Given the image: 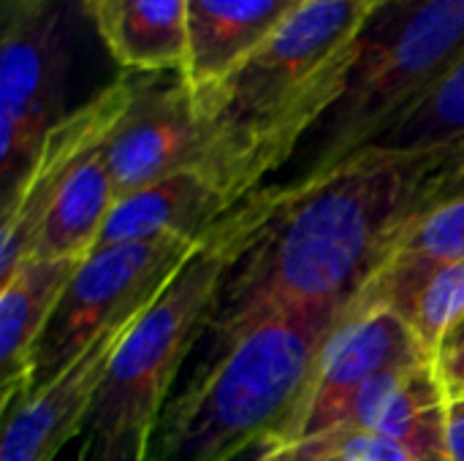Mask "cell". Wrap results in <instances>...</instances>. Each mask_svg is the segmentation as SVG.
Here are the masks:
<instances>
[{
  "label": "cell",
  "mask_w": 464,
  "mask_h": 461,
  "mask_svg": "<svg viewBox=\"0 0 464 461\" xmlns=\"http://www.w3.org/2000/svg\"><path fill=\"white\" fill-rule=\"evenodd\" d=\"M79 258H30L0 285V402L8 413L35 389L38 348Z\"/></svg>",
  "instance_id": "12"
},
{
  "label": "cell",
  "mask_w": 464,
  "mask_h": 461,
  "mask_svg": "<svg viewBox=\"0 0 464 461\" xmlns=\"http://www.w3.org/2000/svg\"><path fill=\"white\" fill-rule=\"evenodd\" d=\"M117 201L201 160V120L185 73H130V101L103 144Z\"/></svg>",
  "instance_id": "9"
},
{
  "label": "cell",
  "mask_w": 464,
  "mask_h": 461,
  "mask_svg": "<svg viewBox=\"0 0 464 461\" xmlns=\"http://www.w3.org/2000/svg\"><path fill=\"white\" fill-rule=\"evenodd\" d=\"M261 461H416L394 437L375 429H326L302 440L264 446Z\"/></svg>",
  "instance_id": "18"
},
{
  "label": "cell",
  "mask_w": 464,
  "mask_h": 461,
  "mask_svg": "<svg viewBox=\"0 0 464 461\" xmlns=\"http://www.w3.org/2000/svg\"><path fill=\"white\" fill-rule=\"evenodd\" d=\"M424 361L435 359L400 312L383 304L348 307L318 356L291 424L269 446L324 432L332 416L370 380Z\"/></svg>",
  "instance_id": "8"
},
{
  "label": "cell",
  "mask_w": 464,
  "mask_h": 461,
  "mask_svg": "<svg viewBox=\"0 0 464 461\" xmlns=\"http://www.w3.org/2000/svg\"><path fill=\"white\" fill-rule=\"evenodd\" d=\"M201 239L163 234L92 250L71 277L38 348L35 386L79 359L95 340L144 312Z\"/></svg>",
  "instance_id": "7"
},
{
  "label": "cell",
  "mask_w": 464,
  "mask_h": 461,
  "mask_svg": "<svg viewBox=\"0 0 464 461\" xmlns=\"http://www.w3.org/2000/svg\"><path fill=\"white\" fill-rule=\"evenodd\" d=\"M405 321L435 359L464 323V261L438 269L411 302Z\"/></svg>",
  "instance_id": "19"
},
{
  "label": "cell",
  "mask_w": 464,
  "mask_h": 461,
  "mask_svg": "<svg viewBox=\"0 0 464 461\" xmlns=\"http://www.w3.org/2000/svg\"><path fill=\"white\" fill-rule=\"evenodd\" d=\"M451 198H464V147L451 149L440 171L435 174L432 193H430V206Z\"/></svg>",
  "instance_id": "22"
},
{
  "label": "cell",
  "mask_w": 464,
  "mask_h": 461,
  "mask_svg": "<svg viewBox=\"0 0 464 461\" xmlns=\"http://www.w3.org/2000/svg\"><path fill=\"white\" fill-rule=\"evenodd\" d=\"M435 367L449 399H464V323L440 348V353L435 356Z\"/></svg>",
  "instance_id": "21"
},
{
  "label": "cell",
  "mask_w": 464,
  "mask_h": 461,
  "mask_svg": "<svg viewBox=\"0 0 464 461\" xmlns=\"http://www.w3.org/2000/svg\"><path fill=\"white\" fill-rule=\"evenodd\" d=\"M136 318L106 331L79 359L38 383L5 413L0 461H52L71 437L90 427L114 353Z\"/></svg>",
  "instance_id": "11"
},
{
  "label": "cell",
  "mask_w": 464,
  "mask_h": 461,
  "mask_svg": "<svg viewBox=\"0 0 464 461\" xmlns=\"http://www.w3.org/2000/svg\"><path fill=\"white\" fill-rule=\"evenodd\" d=\"M90 3H92V0H90Z\"/></svg>",
  "instance_id": "26"
},
{
  "label": "cell",
  "mask_w": 464,
  "mask_h": 461,
  "mask_svg": "<svg viewBox=\"0 0 464 461\" xmlns=\"http://www.w3.org/2000/svg\"><path fill=\"white\" fill-rule=\"evenodd\" d=\"M103 144L92 149L90 155H84L76 163V168L68 174L46 217V228L35 250L38 258L84 261L98 247L103 226L117 204Z\"/></svg>",
  "instance_id": "16"
},
{
  "label": "cell",
  "mask_w": 464,
  "mask_h": 461,
  "mask_svg": "<svg viewBox=\"0 0 464 461\" xmlns=\"http://www.w3.org/2000/svg\"><path fill=\"white\" fill-rule=\"evenodd\" d=\"M231 209V198L209 174L198 166L179 168L171 177L120 198L103 226L98 247L147 242L163 234L204 239Z\"/></svg>",
  "instance_id": "14"
},
{
  "label": "cell",
  "mask_w": 464,
  "mask_h": 461,
  "mask_svg": "<svg viewBox=\"0 0 464 461\" xmlns=\"http://www.w3.org/2000/svg\"><path fill=\"white\" fill-rule=\"evenodd\" d=\"M449 451L451 461H464V399L449 402Z\"/></svg>",
  "instance_id": "23"
},
{
  "label": "cell",
  "mask_w": 464,
  "mask_h": 461,
  "mask_svg": "<svg viewBox=\"0 0 464 461\" xmlns=\"http://www.w3.org/2000/svg\"><path fill=\"white\" fill-rule=\"evenodd\" d=\"M307 0H188L185 79L201 95L250 60Z\"/></svg>",
  "instance_id": "13"
},
{
  "label": "cell",
  "mask_w": 464,
  "mask_h": 461,
  "mask_svg": "<svg viewBox=\"0 0 464 461\" xmlns=\"http://www.w3.org/2000/svg\"><path fill=\"white\" fill-rule=\"evenodd\" d=\"M150 446L133 435H117V437H95L87 435V443L82 448L79 461H147Z\"/></svg>",
  "instance_id": "20"
},
{
  "label": "cell",
  "mask_w": 464,
  "mask_h": 461,
  "mask_svg": "<svg viewBox=\"0 0 464 461\" xmlns=\"http://www.w3.org/2000/svg\"><path fill=\"white\" fill-rule=\"evenodd\" d=\"M277 185L239 201L133 321L98 394L87 435H133L152 443L174 378L190 348L207 334L223 285L277 206Z\"/></svg>",
  "instance_id": "4"
},
{
  "label": "cell",
  "mask_w": 464,
  "mask_h": 461,
  "mask_svg": "<svg viewBox=\"0 0 464 461\" xmlns=\"http://www.w3.org/2000/svg\"><path fill=\"white\" fill-rule=\"evenodd\" d=\"M464 57V0H383L367 24L343 95L302 141L296 179L334 168L372 147Z\"/></svg>",
  "instance_id": "5"
},
{
  "label": "cell",
  "mask_w": 464,
  "mask_h": 461,
  "mask_svg": "<svg viewBox=\"0 0 464 461\" xmlns=\"http://www.w3.org/2000/svg\"><path fill=\"white\" fill-rule=\"evenodd\" d=\"M383 0H307L250 60L196 95L201 160L237 206L288 166L343 95Z\"/></svg>",
  "instance_id": "2"
},
{
  "label": "cell",
  "mask_w": 464,
  "mask_h": 461,
  "mask_svg": "<svg viewBox=\"0 0 464 461\" xmlns=\"http://www.w3.org/2000/svg\"><path fill=\"white\" fill-rule=\"evenodd\" d=\"M130 101V73H122L114 84L103 87L87 103L73 109L44 141L33 166L16 185L8 201H3L0 231V285L30 261L46 228V217L76 163L98 149L114 125L120 122Z\"/></svg>",
  "instance_id": "10"
},
{
  "label": "cell",
  "mask_w": 464,
  "mask_h": 461,
  "mask_svg": "<svg viewBox=\"0 0 464 461\" xmlns=\"http://www.w3.org/2000/svg\"><path fill=\"white\" fill-rule=\"evenodd\" d=\"M261 448H264V446H256V448H250L247 454H242V456H239L237 461H261Z\"/></svg>",
  "instance_id": "25"
},
{
  "label": "cell",
  "mask_w": 464,
  "mask_h": 461,
  "mask_svg": "<svg viewBox=\"0 0 464 461\" xmlns=\"http://www.w3.org/2000/svg\"><path fill=\"white\" fill-rule=\"evenodd\" d=\"M372 147L411 155L464 147V57L416 111H411Z\"/></svg>",
  "instance_id": "17"
},
{
  "label": "cell",
  "mask_w": 464,
  "mask_h": 461,
  "mask_svg": "<svg viewBox=\"0 0 464 461\" xmlns=\"http://www.w3.org/2000/svg\"><path fill=\"white\" fill-rule=\"evenodd\" d=\"M33 3H38V0H0V22H8L14 14L24 11Z\"/></svg>",
  "instance_id": "24"
},
{
  "label": "cell",
  "mask_w": 464,
  "mask_h": 461,
  "mask_svg": "<svg viewBox=\"0 0 464 461\" xmlns=\"http://www.w3.org/2000/svg\"><path fill=\"white\" fill-rule=\"evenodd\" d=\"M90 0H38L3 27L0 198L8 201L65 111L79 19Z\"/></svg>",
  "instance_id": "6"
},
{
  "label": "cell",
  "mask_w": 464,
  "mask_h": 461,
  "mask_svg": "<svg viewBox=\"0 0 464 461\" xmlns=\"http://www.w3.org/2000/svg\"><path fill=\"white\" fill-rule=\"evenodd\" d=\"M449 155L367 147L324 174L277 185L275 212L223 285L207 329L212 351L275 312H345L402 231L430 209Z\"/></svg>",
  "instance_id": "1"
},
{
  "label": "cell",
  "mask_w": 464,
  "mask_h": 461,
  "mask_svg": "<svg viewBox=\"0 0 464 461\" xmlns=\"http://www.w3.org/2000/svg\"><path fill=\"white\" fill-rule=\"evenodd\" d=\"M340 318V310H285L239 331L166 405L147 461H237L275 443Z\"/></svg>",
  "instance_id": "3"
},
{
  "label": "cell",
  "mask_w": 464,
  "mask_h": 461,
  "mask_svg": "<svg viewBox=\"0 0 464 461\" xmlns=\"http://www.w3.org/2000/svg\"><path fill=\"white\" fill-rule=\"evenodd\" d=\"M90 14L125 73H185L188 0H92Z\"/></svg>",
  "instance_id": "15"
}]
</instances>
